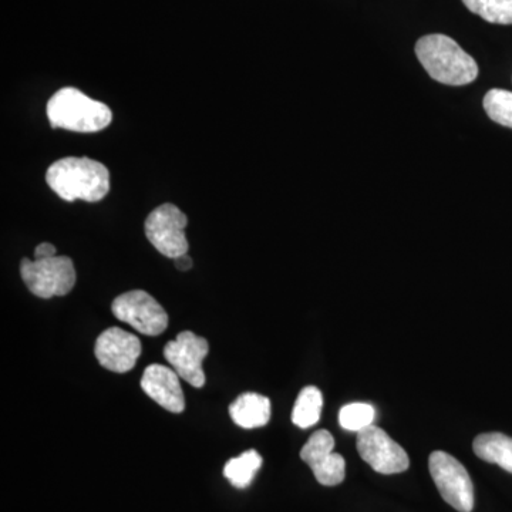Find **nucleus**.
<instances>
[{
	"instance_id": "f257e3e1",
	"label": "nucleus",
	"mask_w": 512,
	"mask_h": 512,
	"mask_svg": "<svg viewBox=\"0 0 512 512\" xmlns=\"http://www.w3.org/2000/svg\"><path fill=\"white\" fill-rule=\"evenodd\" d=\"M47 185L64 201L103 200L110 191V173L106 165L87 157H66L50 165Z\"/></svg>"
},
{
	"instance_id": "f03ea898",
	"label": "nucleus",
	"mask_w": 512,
	"mask_h": 512,
	"mask_svg": "<svg viewBox=\"0 0 512 512\" xmlns=\"http://www.w3.org/2000/svg\"><path fill=\"white\" fill-rule=\"evenodd\" d=\"M417 59L431 79L447 86H467L478 77V64L446 35L421 37L416 43Z\"/></svg>"
},
{
	"instance_id": "7ed1b4c3",
	"label": "nucleus",
	"mask_w": 512,
	"mask_h": 512,
	"mask_svg": "<svg viewBox=\"0 0 512 512\" xmlns=\"http://www.w3.org/2000/svg\"><path fill=\"white\" fill-rule=\"evenodd\" d=\"M50 126L76 133H97L109 127L113 113L106 104L90 99L74 87H64L47 103Z\"/></svg>"
},
{
	"instance_id": "20e7f679",
	"label": "nucleus",
	"mask_w": 512,
	"mask_h": 512,
	"mask_svg": "<svg viewBox=\"0 0 512 512\" xmlns=\"http://www.w3.org/2000/svg\"><path fill=\"white\" fill-rule=\"evenodd\" d=\"M20 275L29 291L42 299L67 295L76 285V269L69 256L35 261L22 259Z\"/></svg>"
},
{
	"instance_id": "39448f33",
	"label": "nucleus",
	"mask_w": 512,
	"mask_h": 512,
	"mask_svg": "<svg viewBox=\"0 0 512 512\" xmlns=\"http://www.w3.org/2000/svg\"><path fill=\"white\" fill-rule=\"evenodd\" d=\"M431 477L447 504L458 512L474 508V485L466 467L444 451H434L429 458Z\"/></svg>"
},
{
	"instance_id": "423d86ee",
	"label": "nucleus",
	"mask_w": 512,
	"mask_h": 512,
	"mask_svg": "<svg viewBox=\"0 0 512 512\" xmlns=\"http://www.w3.org/2000/svg\"><path fill=\"white\" fill-rule=\"evenodd\" d=\"M187 225V215L177 205L167 202L148 215L144 229L148 241L160 254L175 259L188 254Z\"/></svg>"
},
{
	"instance_id": "0eeeda50",
	"label": "nucleus",
	"mask_w": 512,
	"mask_h": 512,
	"mask_svg": "<svg viewBox=\"0 0 512 512\" xmlns=\"http://www.w3.org/2000/svg\"><path fill=\"white\" fill-rule=\"evenodd\" d=\"M111 311L117 319L143 335H161L168 326V315L163 306L144 291H130L117 296Z\"/></svg>"
},
{
	"instance_id": "6e6552de",
	"label": "nucleus",
	"mask_w": 512,
	"mask_h": 512,
	"mask_svg": "<svg viewBox=\"0 0 512 512\" xmlns=\"http://www.w3.org/2000/svg\"><path fill=\"white\" fill-rule=\"evenodd\" d=\"M357 451L363 461L384 476L403 473L410 466L404 448L375 424L357 433Z\"/></svg>"
},
{
	"instance_id": "1a4fd4ad",
	"label": "nucleus",
	"mask_w": 512,
	"mask_h": 512,
	"mask_svg": "<svg viewBox=\"0 0 512 512\" xmlns=\"http://www.w3.org/2000/svg\"><path fill=\"white\" fill-rule=\"evenodd\" d=\"M210 352L207 339L185 330L165 345L164 357L181 379L192 387L201 389L205 384V373L202 362Z\"/></svg>"
},
{
	"instance_id": "9d476101",
	"label": "nucleus",
	"mask_w": 512,
	"mask_h": 512,
	"mask_svg": "<svg viewBox=\"0 0 512 512\" xmlns=\"http://www.w3.org/2000/svg\"><path fill=\"white\" fill-rule=\"evenodd\" d=\"M335 439L328 430H318L309 437L301 450V458L311 467L319 484L335 487L345 480V458L333 453Z\"/></svg>"
},
{
	"instance_id": "9b49d317",
	"label": "nucleus",
	"mask_w": 512,
	"mask_h": 512,
	"mask_svg": "<svg viewBox=\"0 0 512 512\" xmlns=\"http://www.w3.org/2000/svg\"><path fill=\"white\" fill-rule=\"evenodd\" d=\"M141 350L143 348L137 336L120 328H110L97 338L94 355L104 369L114 373H127L136 366Z\"/></svg>"
},
{
	"instance_id": "f8f14e48",
	"label": "nucleus",
	"mask_w": 512,
	"mask_h": 512,
	"mask_svg": "<svg viewBox=\"0 0 512 512\" xmlns=\"http://www.w3.org/2000/svg\"><path fill=\"white\" fill-rule=\"evenodd\" d=\"M144 392L171 413L185 409V397L181 389L180 376L174 369L163 365H150L141 377Z\"/></svg>"
},
{
	"instance_id": "ddd939ff",
	"label": "nucleus",
	"mask_w": 512,
	"mask_h": 512,
	"mask_svg": "<svg viewBox=\"0 0 512 512\" xmlns=\"http://www.w3.org/2000/svg\"><path fill=\"white\" fill-rule=\"evenodd\" d=\"M229 416L242 429H258L271 419V402L262 394L244 393L229 406Z\"/></svg>"
},
{
	"instance_id": "4468645a",
	"label": "nucleus",
	"mask_w": 512,
	"mask_h": 512,
	"mask_svg": "<svg viewBox=\"0 0 512 512\" xmlns=\"http://www.w3.org/2000/svg\"><path fill=\"white\" fill-rule=\"evenodd\" d=\"M473 448L478 458L497 464L512 474V437L503 433L480 434L474 440Z\"/></svg>"
},
{
	"instance_id": "2eb2a0df",
	"label": "nucleus",
	"mask_w": 512,
	"mask_h": 512,
	"mask_svg": "<svg viewBox=\"0 0 512 512\" xmlns=\"http://www.w3.org/2000/svg\"><path fill=\"white\" fill-rule=\"evenodd\" d=\"M261 466L262 457L259 456L258 451L248 450L239 457L231 458L225 464L224 476L235 488L244 490L251 485Z\"/></svg>"
},
{
	"instance_id": "dca6fc26",
	"label": "nucleus",
	"mask_w": 512,
	"mask_h": 512,
	"mask_svg": "<svg viewBox=\"0 0 512 512\" xmlns=\"http://www.w3.org/2000/svg\"><path fill=\"white\" fill-rule=\"evenodd\" d=\"M323 407L322 392L315 386H308L299 393L293 407L292 421L299 429H309L320 419Z\"/></svg>"
},
{
	"instance_id": "f3484780",
	"label": "nucleus",
	"mask_w": 512,
	"mask_h": 512,
	"mask_svg": "<svg viewBox=\"0 0 512 512\" xmlns=\"http://www.w3.org/2000/svg\"><path fill=\"white\" fill-rule=\"evenodd\" d=\"M463 3L485 22L512 25V0H463Z\"/></svg>"
},
{
	"instance_id": "a211bd4d",
	"label": "nucleus",
	"mask_w": 512,
	"mask_h": 512,
	"mask_svg": "<svg viewBox=\"0 0 512 512\" xmlns=\"http://www.w3.org/2000/svg\"><path fill=\"white\" fill-rule=\"evenodd\" d=\"M483 106L494 123L512 128V92L503 89L490 90L485 94Z\"/></svg>"
},
{
	"instance_id": "6ab92c4d",
	"label": "nucleus",
	"mask_w": 512,
	"mask_h": 512,
	"mask_svg": "<svg viewBox=\"0 0 512 512\" xmlns=\"http://www.w3.org/2000/svg\"><path fill=\"white\" fill-rule=\"evenodd\" d=\"M376 410L372 404L367 403H350L342 407L339 413V424L342 429L348 431H359L373 426L375 421Z\"/></svg>"
},
{
	"instance_id": "aec40b11",
	"label": "nucleus",
	"mask_w": 512,
	"mask_h": 512,
	"mask_svg": "<svg viewBox=\"0 0 512 512\" xmlns=\"http://www.w3.org/2000/svg\"><path fill=\"white\" fill-rule=\"evenodd\" d=\"M53 256H57L55 245L49 244V242L37 245L35 259H49L53 258Z\"/></svg>"
},
{
	"instance_id": "412c9836",
	"label": "nucleus",
	"mask_w": 512,
	"mask_h": 512,
	"mask_svg": "<svg viewBox=\"0 0 512 512\" xmlns=\"http://www.w3.org/2000/svg\"><path fill=\"white\" fill-rule=\"evenodd\" d=\"M174 265H175V268L178 269V271H181V272L190 271V269L192 268L191 256H188V254L178 256V258L174 259Z\"/></svg>"
}]
</instances>
